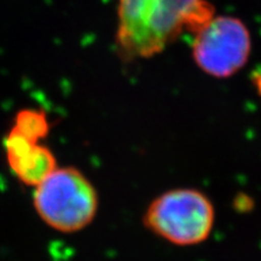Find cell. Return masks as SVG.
I'll return each mask as SVG.
<instances>
[{
  "mask_svg": "<svg viewBox=\"0 0 261 261\" xmlns=\"http://www.w3.org/2000/svg\"><path fill=\"white\" fill-rule=\"evenodd\" d=\"M214 219V207L203 192L180 188L163 192L149 204L144 225L169 243L189 247L210 237Z\"/></svg>",
  "mask_w": 261,
  "mask_h": 261,
  "instance_id": "3957f363",
  "label": "cell"
},
{
  "mask_svg": "<svg viewBox=\"0 0 261 261\" xmlns=\"http://www.w3.org/2000/svg\"><path fill=\"white\" fill-rule=\"evenodd\" d=\"M250 47V34L243 22L219 16L195 33L192 55L204 73L223 79L232 76L247 63Z\"/></svg>",
  "mask_w": 261,
  "mask_h": 261,
  "instance_id": "277c9868",
  "label": "cell"
},
{
  "mask_svg": "<svg viewBox=\"0 0 261 261\" xmlns=\"http://www.w3.org/2000/svg\"><path fill=\"white\" fill-rule=\"evenodd\" d=\"M12 129L33 142L40 143L48 135L50 123L46 114L34 109H25L17 114Z\"/></svg>",
  "mask_w": 261,
  "mask_h": 261,
  "instance_id": "8992f818",
  "label": "cell"
},
{
  "mask_svg": "<svg viewBox=\"0 0 261 261\" xmlns=\"http://www.w3.org/2000/svg\"><path fill=\"white\" fill-rule=\"evenodd\" d=\"M33 204L47 226L71 233L84 230L96 218L98 194L77 168L57 167L34 188Z\"/></svg>",
  "mask_w": 261,
  "mask_h": 261,
  "instance_id": "7a4b0ae2",
  "label": "cell"
},
{
  "mask_svg": "<svg viewBox=\"0 0 261 261\" xmlns=\"http://www.w3.org/2000/svg\"><path fill=\"white\" fill-rule=\"evenodd\" d=\"M213 17L205 0H119L117 48L126 61L151 58L184 31L198 32Z\"/></svg>",
  "mask_w": 261,
  "mask_h": 261,
  "instance_id": "6da1fadb",
  "label": "cell"
},
{
  "mask_svg": "<svg viewBox=\"0 0 261 261\" xmlns=\"http://www.w3.org/2000/svg\"><path fill=\"white\" fill-rule=\"evenodd\" d=\"M261 77V76H260ZM257 87H259V90H260V93H261V79L259 80V84H257Z\"/></svg>",
  "mask_w": 261,
  "mask_h": 261,
  "instance_id": "52a82bcc",
  "label": "cell"
},
{
  "mask_svg": "<svg viewBox=\"0 0 261 261\" xmlns=\"http://www.w3.org/2000/svg\"><path fill=\"white\" fill-rule=\"evenodd\" d=\"M6 160L22 184L35 188L57 168V160L47 146L25 138L15 129L4 142Z\"/></svg>",
  "mask_w": 261,
  "mask_h": 261,
  "instance_id": "5b68a950",
  "label": "cell"
}]
</instances>
